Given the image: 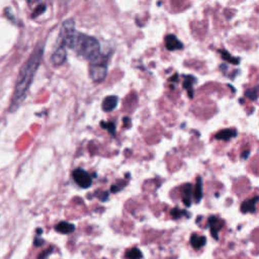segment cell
<instances>
[{"instance_id":"1","label":"cell","mask_w":259,"mask_h":259,"mask_svg":"<svg viewBox=\"0 0 259 259\" xmlns=\"http://www.w3.org/2000/svg\"><path fill=\"white\" fill-rule=\"evenodd\" d=\"M42 56H44V46L39 44L30 54L27 61L22 65L16 79L15 88H14L11 102L9 105V111L12 112L17 110L19 106L22 104V102L24 101V99L26 98V95L30 88L33 77L41 63Z\"/></svg>"},{"instance_id":"20","label":"cell","mask_w":259,"mask_h":259,"mask_svg":"<svg viewBox=\"0 0 259 259\" xmlns=\"http://www.w3.org/2000/svg\"><path fill=\"white\" fill-rule=\"evenodd\" d=\"M45 10H46V6H45V5H42V4L38 5V6L34 9V11H33V13H32V17H36L37 15L41 14Z\"/></svg>"},{"instance_id":"23","label":"cell","mask_w":259,"mask_h":259,"mask_svg":"<svg viewBox=\"0 0 259 259\" xmlns=\"http://www.w3.org/2000/svg\"><path fill=\"white\" fill-rule=\"evenodd\" d=\"M27 1H28V2H31V1H32V2H34L35 0H27Z\"/></svg>"},{"instance_id":"15","label":"cell","mask_w":259,"mask_h":259,"mask_svg":"<svg viewBox=\"0 0 259 259\" xmlns=\"http://www.w3.org/2000/svg\"><path fill=\"white\" fill-rule=\"evenodd\" d=\"M125 257L127 259H141L142 252L138 248H132L125 253Z\"/></svg>"},{"instance_id":"8","label":"cell","mask_w":259,"mask_h":259,"mask_svg":"<svg viewBox=\"0 0 259 259\" xmlns=\"http://www.w3.org/2000/svg\"><path fill=\"white\" fill-rule=\"evenodd\" d=\"M259 201V196H254L248 200H245L241 204L242 212H255L256 204Z\"/></svg>"},{"instance_id":"11","label":"cell","mask_w":259,"mask_h":259,"mask_svg":"<svg viewBox=\"0 0 259 259\" xmlns=\"http://www.w3.org/2000/svg\"><path fill=\"white\" fill-rule=\"evenodd\" d=\"M55 229H56L57 232H59L61 234L68 235V234H71V233L74 232L75 226L73 224H70V223H67V222H61L56 226Z\"/></svg>"},{"instance_id":"13","label":"cell","mask_w":259,"mask_h":259,"mask_svg":"<svg viewBox=\"0 0 259 259\" xmlns=\"http://www.w3.org/2000/svg\"><path fill=\"white\" fill-rule=\"evenodd\" d=\"M206 243V238L204 236H199L196 234H193L190 237V244L194 249H200L203 247Z\"/></svg>"},{"instance_id":"7","label":"cell","mask_w":259,"mask_h":259,"mask_svg":"<svg viewBox=\"0 0 259 259\" xmlns=\"http://www.w3.org/2000/svg\"><path fill=\"white\" fill-rule=\"evenodd\" d=\"M165 46L168 51H177L183 48V44L174 34H168L165 37Z\"/></svg>"},{"instance_id":"14","label":"cell","mask_w":259,"mask_h":259,"mask_svg":"<svg viewBox=\"0 0 259 259\" xmlns=\"http://www.w3.org/2000/svg\"><path fill=\"white\" fill-rule=\"evenodd\" d=\"M193 197L195 202H199L202 197V180L200 177H197L196 183L193 189Z\"/></svg>"},{"instance_id":"18","label":"cell","mask_w":259,"mask_h":259,"mask_svg":"<svg viewBox=\"0 0 259 259\" xmlns=\"http://www.w3.org/2000/svg\"><path fill=\"white\" fill-rule=\"evenodd\" d=\"M170 214H171V215H172V218H174L175 220H177V219L181 218L183 214L188 215L186 212H184L183 210H181V209H179V208H177V207L172 208V209H171V211H170Z\"/></svg>"},{"instance_id":"5","label":"cell","mask_w":259,"mask_h":259,"mask_svg":"<svg viewBox=\"0 0 259 259\" xmlns=\"http://www.w3.org/2000/svg\"><path fill=\"white\" fill-rule=\"evenodd\" d=\"M207 226L209 227L210 230V234L212 236L213 239L219 240V233L220 231L223 229L224 227V222L223 220H221L218 217L214 215H210L207 220Z\"/></svg>"},{"instance_id":"10","label":"cell","mask_w":259,"mask_h":259,"mask_svg":"<svg viewBox=\"0 0 259 259\" xmlns=\"http://www.w3.org/2000/svg\"><path fill=\"white\" fill-rule=\"evenodd\" d=\"M193 194L192 186L188 183L182 186V201L184 202L185 206H190L191 204V196Z\"/></svg>"},{"instance_id":"21","label":"cell","mask_w":259,"mask_h":259,"mask_svg":"<svg viewBox=\"0 0 259 259\" xmlns=\"http://www.w3.org/2000/svg\"><path fill=\"white\" fill-rule=\"evenodd\" d=\"M101 125L103 127H106L112 135L115 133V127H114L113 123H111V122H101Z\"/></svg>"},{"instance_id":"9","label":"cell","mask_w":259,"mask_h":259,"mask_svg":"<svg viewBox=\"0 0 259 259\" xmlns=\"http://www.w3.org/2000/svg\"><path fill=\"white\" fill-rule=\"evenodd\" d=\"M117 101H118V98L115 95H110L105 97L102 102V109L104 111L113 110L117 105Z\"/></svg>"},{"instance_id":"19","label":"cell","mask_w":259,"mask_h":259,"mask_svg":"<svg viewBox=\"0 0 259 259\" xmlns=\"http://www.w3.org/2000/svg\"><path fill=\"white\" fill-rule=\"evenodd\" d=\"M245 95H246L248 98H250V99L254 100V99H256V98H257V91H256V89H255V88H253V89H249V90H247V91L245 92Z\"/></svg>"},{"instance_id":"6","label":"cell","mask_w":259,"mask_h":259,"mask_svg":"<svg viewBox=\"0 0 259 259\" xmlns=\"http://www.w3.org/2000/svg\"><path fill=\"white\" fill-rule=\"evenodd\" d=\"M52 63L54 66L58 67L61 66L65 63L67 59V52H66V47L63 45H60L53 53L52 55Z\"/></svg>"},{"instance_id":"12","label":"cell","mask_w":259,"mask_h":259,"mask_svg":"<svg viewBox=\"0 0 259 259\" xmlns=\"http://www.w3.org/2000/svg\"><path fill=\"white\" fill-rule=\"evenodd\" d=\"M237 136V132L233 128H226V130H223L221 132H219L214 138L217 140H223V141H229L230 139L234 138Z\"/></svg>"},{"instance_id":"2","label":"cell","mask_w":259,"mask_h":259,"mask_svg":"<svg viewBox=\"0 0 259 259\" xmlns=\"http://www.w3.org/2000/svg\"><path fill=\"white\" fill-rule=\"evenodd\" d=\"M72 50L90 62L97 60L101 56L98 40L93 36L80 32H77L76 34Z\"/></svg>"},{"instance_id":"17","label":"cell","mask_w":259,"mask_h":259,"mask_svg":"<svg viewBox=\"0 0 259 259\" xmlns=\"http://www.w3.org/2000/svg\"><path fill=\"white\" fill-rule=\"evenodd\" d=\"M194 81H195V79L193 78V76H187L184 80V83H183L184 87L188 90V94H189L190 97H192V92H193L192 91V85H193Z\"/></svg>"},{"instance_id":"16","label":"cell","mask_w":259,"mask_h":259,"mask_svg":"<svg viewBox=\"0 0 259 259\" xmlns=\"http://www.w3.org/2000/svg\"><path fill=\"white\" fill-rule=\"evenodd\" d=\"M219 52L221 53V56L223 57V59H224L225 61H228L229 63H232V64H238V63H239V59H237V58L231 56L227 51H225V50H220Z\"/></svg>"},{"instance_id":"4","label":"cell","mask_w":259,"mask_h":259,"mask_svg":"<svg viewBox=\"0 0 259 259\" xmlns=\"http://www.w3.org/2000/svg\"><path fill=\"white\" fill-rule=\"evenodd\" d=\"M72 176L74 181L82 188H88L92 183V179L89 173L84 169H81V168L75 169L72 173Z\"/></svg>"},{"instance_id":"3","label":"cell","mask_w":259,"mask_h":259,"mask_svg":"<svg viewBox=\"0 0 259 259\" xmlns=\"http://www.w3.org/2000/svg\"><path fill=\"white\" fill-rule=\"evenodd\" d=\"M107 74V65L106 60L102 56L97 60L90 62L89 66V75L94 82H101L105 79Z\"/></svg>"},{"instance_id":"22","label":"cell","mask_w":259,"mask_h":259,"mask_svg":"<svg viewBox=\"0 0 259 259\" xmlns=\"http://www.w3.org/2000/svg\"><path fill=\"white\" fill-rule=\"evenodd\" d=\"M248 155H249V151H245L243 154H242V158H247L248 157Z\"/></svg>"}]
</instances>
